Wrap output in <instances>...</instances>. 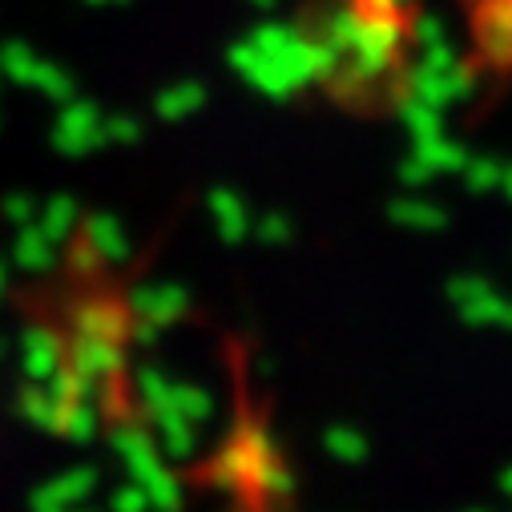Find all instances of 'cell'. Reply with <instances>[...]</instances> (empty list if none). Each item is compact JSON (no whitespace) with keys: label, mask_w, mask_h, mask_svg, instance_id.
I'll return each instance as SVG.
<instances>
[{"label":"cell","mask_w":512,"mask_h":512,"mask_svg":"<svg viewBox=\"0 0 512 512\" xmlns=\"http://www.w3.org/2000/svg\"><path fill=\"white\" fill-rule=\"evenodd\" d=\"M428 9H440L468 85L512 81V0H339L343 25L367 45L371 61H404V45L416 41Z\"/></svg>","instance_id":"obj_1"}]
</instances>
